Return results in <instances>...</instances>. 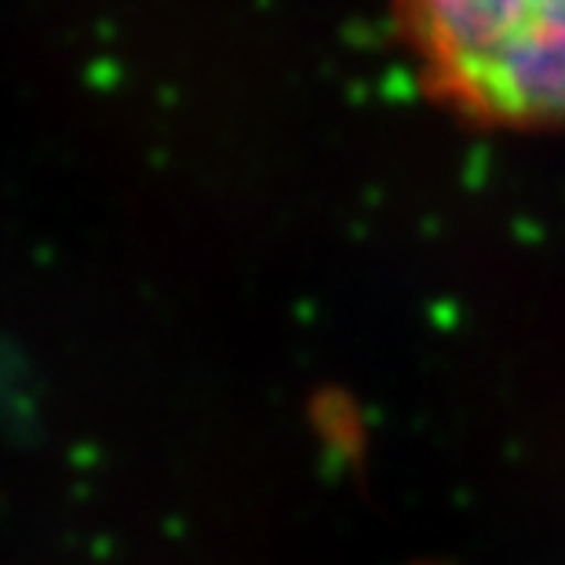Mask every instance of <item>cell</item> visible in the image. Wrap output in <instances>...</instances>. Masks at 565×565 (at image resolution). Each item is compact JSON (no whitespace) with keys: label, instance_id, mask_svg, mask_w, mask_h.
<instances>
[{"label":"cell","instance_id":"obj_1","mask_svg":"<svg viewBox=\"0 0 565 565\" xmlns=\"http://www.w3.org/2000/svg\"><path fill=\"white\" fill-rule=\"evenodd\" d=\"M424 88L492 128L565 125V0H394Z\"/></svg>","mask_w":565,"mask_h":565}]
</instances>
